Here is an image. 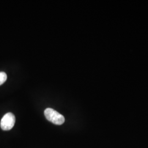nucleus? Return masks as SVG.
<instances>
[{"mask_svg":"<svg viewBox=\"0 0 148 148\" xmlns=\"http://www.w3.org/2000/svg\"><path fill=\"white\" fill-rule=\"evenodd\" d=\"M16 122L15 116L11 112L5 114L1 119L0 126L3 131H9L14 127Z\"/></svg>","mask_w":148,"mask_h":148,"instance_id":"f03ea898","label":"nucleus"},{"mask_svg":"<svg viewBox=\"0 0 148 148\" xmlns=\"http://www.w3.org/2000/svg\"><path fill=\"white\" fill-rule=\"evenodd\" d=\"M44 114L48 120L55 125H61L65 122L64 116L52 108H47L45 110Z\"/></svg>","mask_w":148,"mask_h":148,"instance_id":"f257e3e1","label":"nucleus"},{"mask_svg":"<svg viewBox=\"0 0 148 148\" xmlns=\"http://www.w3.org/2000/svg\"><path fill=\"white\" fill-rule=\"evenodd\" d=\"M7 79V74L4 72H0V85H2L3 83H5Z\"/></svg>","mask_w":148,"mask_h":148,"instance_id":"7ed1b4c3","label":"nucleus"}]
</instances>
